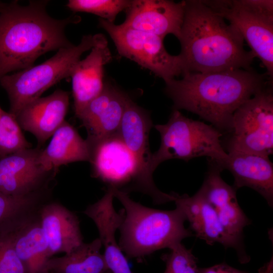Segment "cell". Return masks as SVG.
Masks as SVG:
<instances>
[{
    "label": "cell",
    "mask_w": 273,
    "mask_h": 273,
    "mask_svg": "<svg viewBox=\"0 0 273 273\" xmlns=\"http://www.w3.org/2000/svg\"><path fill=\"white\" fill-rule=\"evenodd\" d=\"M153 126L148 113L130 98L126 104L118 133L136 159L139 169L142 193L149 195L157 204L173 200V196L159 190L153 179L151 169L152 153L149 143Z\"/></svg>",
    "instance_id": "cell-11"
},
{
    "label": "cell",
    "mask_w": 273,
    "mask_h": 273,
    "mask_svg": "<svg viewBox=\"0 0 273 273\" xmlns=\"http://www.w3.org/2000/svg\"><path fill=\"white\" fill-rule=\"evenodd\" d=\"M185 6V1H131L121 24L163 39L170 34L178 38L183 23Z\"/></svg>",
    "instance_id": "cell-12"
},
{
    "label": "cell",
    "mask_w": 273,
    "mask_h": 273,
    "mask_svg": "<svg viewBox=\"0 0 273 273\" xmlns=\"http://www.w3.org/2000/svg\"><path fill=\"white\" fill-rule=\"evenodd\" d=\"M266 86L234 112L226 143L227 153H249L269 156L273 152V95Z\"/></svg>",
    "instance_id": "cell-8"
},
{
    "label": "cell",
    "mask_w": 273,
    "mask_h": 273,
    "mask_svg": "<svg viewBox=\"0 0 273 273\" xmlns=\"http://www.w3.org/2000/svg\"><path fill=\"white\" fill-rule=\"evenodd\" d=\"M40 150L28 148L0 159V192L24 196L38 192L49 172L38 162Z\"/></svg>",
    "instance_id": "cell-15"
},
{
    "label": "cell",
    "mask_w": 273,
    "mask_h": 273,
    "mask_svg": "<svg viewBox=\"0 0 273 273\" xmlns=\"http://www.w3.org/2000/svg\"><path fill=\"white\" fill-rule=\"evenodd\" d=\"M258 273H273V258L271 257L269 261L259 268Z\"/></svg>",
    "instance_id": "cell-31"
},
{
    "label": "cell",
    "mask_w": 273,
    "mask_h": 273,
    "mask_svg": "<svg viewBox=\"0 0 273 273\" xmlns=\"http://www.w3.org/2000/svg\"><path fill=\"white\" fill-rule=\"evenodd\" d=\"M174 202L176 207L184 213L186 221L189 223L188 228L196 238L210 245L219 243L225 249L234 248L241 262H246L249 259L245 250L241 248L226 232L214 209L199 190L192 196L176 193Z\"/></svg>",
    "instance_id": "cell-14"
},
{
    "label": "cell",
    "mask_w": 273,
    "mask_h": 273,
    "mask_svg": "<svg viewBox=\"0 0 273 273\" xmlns=\"http://www.w3.org/2000/svg\"><path fill=\"white\" fill-rule=\"evenodd\" d=\"M0 273H26L9 231L0 232Z\"/></svg>",
    "instance_id": "cell-29"
},
{
    "label": "cell",
    "mask_w": 273,
    "mask_h": 273,
    "mask_svg": "<svg viewBox=\"0 0 273 273\" xmlns=\"http://www.w3.org/2000/svg\"><path fill=\"white\" fill-rule=\"evenodd\" d=\"M222 170H229L234 178L236 190L247 187L261 195L273 207V164L268 156L257 154L229 153Z\"/></svg>",
    "instance_id": "cell-21"
},
{
    "label": "cell",
    "mask_w": 273,
    "mask_h": 273,
    "mask_svg": "<svg viewBox=\"0 0 273 273\" xmlns=\"http://www.w3.org/2000/svg\"><path fill=\"white\" fill-rule=\"evenodd\" d=\"M160 134L158 150L152 154L151 169L154 172L163 161L179 159L188 161L207 157L222 171L228 154L222 147V133L213 125L193 120L174 110L168 122L155 125Z\"/></svg>",
    "instance_id": "cell-5"
},
{
    "label": "cell",
    "mask_w": 273,
    "mask_h": 273,
    "mask_svg": "<svg viewBox=\"0 0 273 273\" xmlns=\"http://www.w3.org/2000/svg\"><path fill=\"white\" fill-rule=\"evenodd\" d=\"M185 2L183 23L177 38L184 74L250 69L255 56L245 49L244 39L237 27L226 23L202 1Z\"/></svg>",
    "instance_id": "cell-2"
},
{
    "label": "cell",
    "mask_w": 273,
    "mask_h": 273,
    "mask_svg": "<svg viewBox=\"0 0 273 273\" xmlns=\"http://www.w3.org/2000/svg\"><path fill=\"white\" fill-rule=\"evenodd\" d=\"M112 59L107 41L104 37L90 53L74 66L70 77L72 80L74 109L78 117L84 108L102 91L104 68Z\"/></svg>",
    "instance_id": "cell-19"
},
{
    "label": "cell",
    "mask_w": 273,
    "mask_h": 273,
    "mask_svg": "<svg viewBox=\"0 0 273 273\" xmlns=\"http://www.w3.org/2000/svg\"><path fill=\"white\" fill-rule=\"evenodd\" d=\"M38 192L11 196L0 192V232L7 231L34 214L40 206Z\"/></svg>",
    "instance_id": "cell-25"
},
{
    "label": "cell",
    "mask_w": 273,
    "mask_h": 273,
    "mask_svg": "<svg viewBox=\"0 0 273 273\" xmlns=\"http://www.w3.org/2000/svg\"><path fill=\"white\" fill-rule=\"evenodd\" d=\"M99 23L109 34L121 56L150 70L165 82L184 74L180 56L169 54L161 37L101 18Z\"/></svg>",
    "instance_id": "cell-9"
},
{
    "label": "cell",
    "mask_w": 273,
    "mask_h": 273,
    "mask_svg": "<svg viewBox=\"0 0 273 273\" xmlns=\"http://www.w3.org/2000/svg\"><path fill=\"white\" fill-rule=\"evenodd\" d=\"M38 214L50 257L59 253L68 254L83 243L77 216L63 205L57 202L43 204Z\"/></svg>",
    "instance_id": "cell-20"
},
{
    "label": "cell",
    "mask_w": 273,
    "mask_h": 273,
    "mask_svg": "<svg viewBox=\"0 0 273 273\" xmlns=\"http://www.w3.org/2000/svg\"><path fill=\"white\" fill-rule=\"evenodd\" d=\"M89 147L76 129L65 121L52 136L43 150H40L38 162L47 172L70 163L89 161Z\"/></svg>",
    "instance_id": "cell-23"
},
{
    "label": "cell",
    "mask_w": 273,
    "mask_h": 273,
    "mask_svg": "<svg viewBox=\"0 0 273 273\" xmlns=\"http://www.w3.org/2000/svg\"><path fill=\"white\" fill-rule=\"evenodd\" d=\"M104 36L83 35L77 46L61 48L45 62L7 74L0 79L10 101V111L16 116L25 106L40 97L49 88L70 77L71 71L82 54L95 47Z\"/></svg>",
    "instance_id": "cell-6"
},
{
    "label": "cell",
    "mask_w": 273,
    "mask_h": 273,
    "mask_svg": "<svg viewBox=\"0 0 273 273\" xmlns=\"http://www.w3.org/2000/svg\"><path fill=\"white\" fill-rule=\"evenodd\" d=\"M102 247L99 238L83 242L68 254L50 258L47 269L50 273H107Z\"/></svg>",
    "instance_id": "cell-24"
},
{
    "label": "cell",
    "mask_w": 273,
    "mask_h": 273,
    "mask_svg": "<svg viewBox=\"0 0 273 273\" xmlns=\"http://www.w3.org/2000/svg\"><path fill=\"white\" fill-rule=\"evenodd\" d=\"M114 198L111 189L104 196L88 206L83 211L95 223L99 239L104 247L103 253L107 273H132L126 257L116 241L115 233L122 221L124 210L117 212L113 206Z\"/></svg>",
    "instance_id": "cell-16"
},
{
    "label": "cell",
    "mask_w": 273,
    "mask_h": 273,
    "mask_svg": "<svg viewBox=\"0 0 273 273\" xmlns=\"http://www.w3.org/2000/svg\"><path fill=\"white\" fill-rule=\"evenodd\" d=\"M69 101L68 92L57 89L29 103L15 117L21 128L33 134L42 145L65 121Z\"/></svg>",
    "instance_id": "cell-18"
},
{
    "label": "cell",
    "mask_w": 273,
    "mask_h": 273,
    "mask_svg": "<svg viewBox=\"0 0 273 273\" xmlns=\"http://www.w3.org/2000/svg\"><path fill=\"white\" fill-rule=\"evenodd\" d=\"M21 129L16 117L0 107V159L31 148Z\"/></svg>",
    "instance_id": "cell-26"
},
{
    "label": "cell",
    "mask_w": 273,
    "mask_h": 273,
    "mask_svg": "<svg viewBox=\"0 0 273 273\" xmlns=\"http://www.w3.org/2000/svg\"><path fill=\"white\" fill-rule=\"evenodd\" d=\"M197 273H247L236 269L225 263H221L213 266L198 268Z\"/></svg>",
    "instance_id": "cell-30"
},
{
    "label": "cell",
    "mask_w": 273,
    "mask_h": 273,
    "mask_svg": "<svg viewBox=\"0 0 273 273\" xmlns=\"http://www.w3.org/2000/svg\"><path fill=\"white\" fill-rule=\"evenodd\" d=\"M129 99L119 88L105 83L101 93L77 117L87 130V139L99 140L118 132Z\"/></svg>",
    "instance_id": "cell-17"
},
{
    "label": "cell",
    "mask_w": 273,
    "mask_h": 273,
    "mask_svg": "<svg viewBox=\"0 0 273 273\" xmlns=\"http://www.w3.org/2000/svg\"><path fill=\"white\" fill-rule=\"evenodd\" d=\"M111 189L123 206L118 244L127 257L141 261L157 250L170 249L194 236L185 228L186 219L178 208L164 210L148 207L131 199L128 194Z\"/></svg>",
    "instance_id": "cell-4"
},
{
    "label": "cell",
    "mask_w": 273,
    "mask_h": 273,
    "mask_svg": "<svg viewBox=\"0 0 273 273\" xmlns=\"http://www.w3.org/2000/svg\"><path fill=\"white\" fill-rule=\"evenodd\" d=\"M47 1L5 4L0 12V79L11 72L32 66L44 54L73 46L67 39V25L80 21L77 16L51 17Z\"/></svg>",
    "instance_id": "cell-3"
},
{
    "label": "cell",
    "mask_w": 273,
    "mask_h": 273,
    "mask_svg": "<svg viewBox=\"0 0 273 273\" xmlns=\"http://www.w3.org/2000/svg\"><path fill=\"white\" fill-rule=\"evenodd\" d=\"M238 29L255 57L273 75V1H202Z\"/></svg>",
    "instance_id": "cell-7"
},
{
    "label": "cell",
    "mask_w": 273,
    "mask_h": 273,
    "mask_svg": "<svg viewBox=\"0 0 273 273\" xmlns=\"http://www.w3.org/2000/svg\"><path fill=\"white\" fill-rule=\"evenodd\" d=\"M182 77L165 82L174 110L194 113L221 133L231 131L235 111L268 86L265 76L251 68L188 72Z\"/></svg>",
    "instance_id": "cell-1"
},
{
    "label": "cell",
    "mask_w": 273,
    "mask_h": 273,
    "mask_svg": "<svg viewBox=\"0 0 273 273\" xmlns=\"http://www.w3.org/2000/svg\"><path fill=\"white\" fill-rule=\"evenodd\" d=\"M86 140L94 177L106 184L108 188L126 194L142 193L137 162L118 132L101 139Z\"/></svg>",
    "instance_id": "cell-10"
},
{
    "label": "cell",
    "mask_w": 273,
    "mask_h": 273,
    "mask_svg": "<svg viewBox=\"0 0 273 273\" xmlns=\"http://www.w3.org/2000/svg\"><path fill=\"white\" fill-rule=\"evenodd\" d=\"M221 171L209 161V168L199 191L214 209L219 220L229 236L243 249L244 228L251 223L240 207L233 186L226 183Z\"/></svg>",
    "instance_id": "cell-13"
},
{
    "label": "cell",
    "mask_w": 273,
    "mask_h": 273,
    "mask_svg": "<svg viewBox=\"0 0 273 273\" xmlns=\"http://www.w3.org/2000/svg\"><path fill=\"white\" fill-rule=\"evenodd\" d=\"M161 259L166 264L163 273H197V258L191 249L187 248L181 243L169 249Z\"/></svg>",
    "instance_id": "cell-28"
},
{
    "label": "cell",
    "mask_w": 273,
    "mask_h": 273,
    "mask_svg": "<svg viewBox=\"0 0 273 273\" xmlns=\"http://www.w3.org/2000/svg\"><path fill=\"white\" fill-rule=\"evenodd\" d=\"M130 2L129 0H70L67 7L73 12L91 13L114 23L117 15L125 10Z\"/></svg>",
    "instance_id": "cell-27"
},
{
    "label": "cell",
    "mask_w": 273,
    "mask_h": 273,
    "mask_svg": "<svg viewBox=\"0 0 273 273\" xmlns=\"http://www.w3.org/2000/svg\"><path fill=\"white\" fill-rule=\"evenodd\" d=\"M9 231L15 252L26 273H50L46 265L51 257L38 211L21 220Z\"/></svg>",
    "instance_id": "cell-22"
},
{
    "label": "cell",
    "mask_w": 273,
    "mask_h": 273,
    "mask_svg": "<svg viewBox=\"0 0 273 273\" xmlns=\"http://www.w3.org/2000/svg\"><path fill=\"white\" fill-rule=\"evenodd\" d=\"M6 4L3 3L1 2H0V12L2 10V9L4 8Z\"/></svg>",
    "instance_id": "cell-32"
}]
</instances>
